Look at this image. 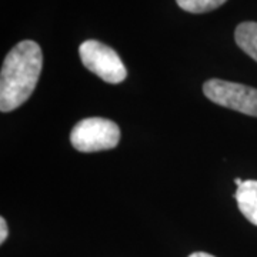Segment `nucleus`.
<instances>
[{"instance_id": "5", "label": "nucleus", "mask_w": 257, "mask_h": 257, "mask_svg": "<svg viewBox=\"0 0 257 257\" xmlns=\"http://www.w3.org/2000/svg\"><path fill=\"white\" fill-rule=\"evenodd\" d=\"M236 202L241 214L257 226V180H246L236 190Z\"/></svg>"}, {"instance_id": "1", "label": "nucleus", "mask_w": 257, "mask_h": 257, "mask_svg": "<svg viewBox=\"0 0 257 257\" xmlns=\"http://www.w3.org/2000/svg\"><path fill=\"white\" fill-rule=\"evenodd\" d=\"M42 66V49L33 40H23L10 50L0 73V110H15L28 100L36 89Z\"/></svg>"}, {"instance_id": "8", "label": "nucleus", "mask_w": 257, "mask_h": 257, "mask_svg": "<svg viewBox=\"0 0 257 257\" xmlns=\"http://www.w3.org/2000/svg\"><path fill=\"white\" fill-rule=\"evenodd\" d=\"M9 230H8V223L5 217H0V243H5V240L8 239Z\"/></svg>"}, {"instance_id": "2", "label": "nucleus", "mask_w": 257, "mask_h": 257, "mask_svg": "<svg viewBox=\"0 0 257 257\" xmlns=\"http://www.w3.org/2000/svg\"><path fill=\"white\" fill-rule=\"evenodd\" d=\"M72 146L82 153L114 149L120 142L119 126L109 119L89 117L80 120L70 133Z\"/></svg>"}, {"instance_id": "4", "label": "nucleus", "mask_w": 257, "mask_h": 257, "mask_svg": "<svg viewBox=\"0 0 257 257\" xmlns=\"http://www.w3.org/2000/svg\"><path fill=\"white\" fill-rule=\"evenodd\" d=\"M204 96L213 103L257 117V89L240 83L210 79L203 84Z\"/></svg>"}, {"instance_id": "3", "label": "nucleus", "mask_w": 257, "mask_h": 257, "mask_svg": "<svg viewBox=\"0 0 257 257\" xmlns=\"http://www.w3.org/2000/svg\"><path fill=\"white\" fill-rule=\"evenodd\" d=\"M79 56L83 66L100 77L103 82L117 84L121 83L127 70L120 56L107 45L99 40H86L79 47Z\"/></svg>"}, {"instance_id": "9", "label": "nucleus", "mask_w": 257, "mask_h": 257, "mask_svg": "<svg viewBox=\"0 0 257 257\" xmlns=\"http://www.w3.org/2000/svg\"><path fill=\"white\" fill-rule=\"evenodd\" d=\"M189 257H214L209 254V253H204V251H196V253H192Z\"/></svg>"}, {"instance_id": "10", "label": "nucleus", "mask_w": 257, "mask_h": 257, "mask_svg": "<svg viewBox=\"0 0 257 257\" xmlns=\"http://www.w3.org/2000/svg\"><path fill=\"white\" fill-rule=\"evenodd\" d=\"M234 182H236V184H237V187H239L240 184H243V180H241V179H239V177H237V179H236Z\"/></svg>"}, {"instance_id": "6", "label": "nucleus", "mask_w": 257, "mask_h": 257, "mask_svg": "<svg viewBox=\"0 0 257 257\" xmlns=\"http://www.w3.org/2000/svg\"><path fill=\"white\" fill-rule=\"evenodd\" d=\"M234 39L237 46L257 62V23L243 22L236 28Z\"/></svg>"}, {"instance_id": "7", "label": "nucleus", "mask_w": 257, "mask_h": 257, "mask_svg": "<svg viewBox=\"0 0 257 257\" xmlns=\"http://www.w3.org/2000/svg\"><path fill=\"white\" fill-rule=\"evenodd\" d=\"M179 8L189 13H207L220 8L227 0H176Z\"/></svg>"}]
</instances>
